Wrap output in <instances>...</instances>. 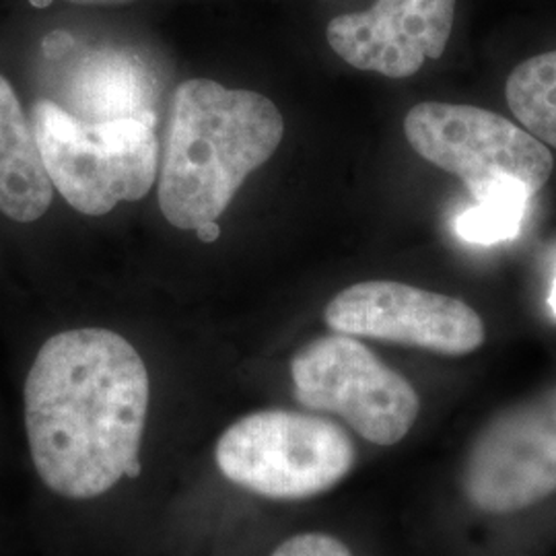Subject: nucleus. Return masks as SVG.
<instances>
[{"label": "nucleus", "instance_id": "1", "mask_svg": "<svg viewBox=\"0 0 556 556\" xmlns=\"http://www.w3.org/2000/svg\"><path fill=\"white\" fill-rule=\"evenodd\" d=\"M151 383L137 349L112 330L48 338L23 388L25 433L41 482L89 501L140 475Z\"/></svg>", "mask_w": 556, "mask_h": 556}, {"label": "nucleus", "instance_id": "2", "mask_svg": "<svg viewBox=\"0 0 556 556\" xmlns=\"http://www.w3.org/2000/svg\"><path fill=\"white\" fill-rule=\"evenodd\" d=\"M285 119L268 98L208 79L176 89L161 167L160 206L184 231L215 223L245 178L275 155Z\"/></svg>", "mask_w": 556, "mask_h": 556}, {"label": "nucleus", "instance_id": "3", "mask_svg": "<svg viewBox=\"0 0 556 556\" xmlns=\"http://www.w3.org/2000/svg\"><path fill=\"white\" fill-rule=\"evenodd\" d=\"M34 135L52 186L75 211L100 217L155 184V124L142 118L85 122L52 100L36 101Z\"/></svg>", "mask_w": 556, "mask_h": 556}, {"label": "nucleus", "instance_id": "4", "mask_svg": "<svg viewBox=\"0 0 556 556\" xmlns=\"http://www.w3.org/2000/svg\"><path fill=\"white\" fill-rule=\"evenodd\" d=\"M215 459L220 475L241 489L277 501L316 497L346 477L357 450L328 418L293 410H258L220 435Z\"/></svg>", "mask_w": 556, "mask_h": 556}, {"label": "nucleus", "instance_id": "5", "mask_svg": "<svg viewBox=\"0 0 556 556\" xmlns=\"http://www.w3.org/2000/svg\"><path fill=\"white\" fill-rule=\"evenodd\" d=\"M404 132L422 160L462 179L475 202L514 188L536 194L555 169L544 142L477 105L418 103L406 114Z\"/></svg>", "mask_w": 556, "mask_h": 556}, {"label": "nucleus", "instance_id": "6", "mask_svg": "<svg viewBox=\"0 0 556 556\" xmlns=\"http://www.w3.org/2000/svg\"><path fill=\"white\" fill-rule=\"evenodd\" d=\"M291 378L299 404L344 418L381 447L406 438L420 413L410 381L355 337L337 332L312 340L293 357Z\"/></svg>", "mask_w": 556, "mask_h": 556}, {"label": "nucleus", "instance_id": "7", "mask_svg": "<svg viewBox=\"0 0 556 556\" xmlns=\"http://www.w3.org/2000/svg\"><path fill=\"white\" fill-rule=\"evenodd\" d=\"M466 498L484 514L528 509L556 493V386L498 413L464 462Z\"/></svg>", "mask_w": 556, "mask_h": 556}, {"label": "nucleus", "instance_id": "8", "mask_svg": "<svg viewBox=\"0 0 556 556\" xmlns=\"http://www.w3.org/2000/svg\"><path fill=\"white\" fill-rule=\"evenodd\" d=\"M326 324L346 337L376 338L441 355L475 353L484 321L462 299L394 280H367L340 291L326 305Z\"/></svg>", "mask_w": 556, "mask_h": 556}, {"label": "nucleus", "instance_id": "9", "mask_svg": "<svg viewBox=\"0 0 556 556\" xmlns=\"http://www.w3.org/2000/svg\"><path fill=\"white\" fill-rule=\"evenodd\" d=\"M457 0H378L361 13L328 23L330 48L358 71L390 79L417 75L425 60L443 56Z\"/></svg>", "mask_w": 556, "mask_h": 556}, {"label": "nucleus", "instance_id": "10", "mask_svg": "<svg viewBox=\"0 0 556 556\" xmlns=\"http://www.w3.org/2000/svg\"><path fill=\"white\" fill-rule=\"evenodd\" d=\"M52 194L34 128L15 89L0 75V211L9 219L31 223L46 215Z\"/></svg>", "mask_w": 556, "mask_h": 556}, {"label": "nucleus", "instance_id": "11", "mask_svg": "<svg viewBox=\"0 0 556 556\" xmlns=\"http://www.w3.org/2000/svg\"><path fill=\"white\" fill-rule=\"evenodd\" d=\"M73 105L85 122L142 118L155 124V80L137 56L93 52L73 77Z\"/></svg>", "mask_w": 556, "mask_h": 556}, {"label": "nucleus", "instance_id": "12", "mask_svg": "<svg viewBox=\"0 0 556 556\" xmlns=\"http://www.w3.org/2000/svg\"><path fill=\"white\" fill-rule=\"evenodd\" d=\"M505 98L521 128L556 147V50L517 64L507 77Z\"/></svg>", "mask_w": 556, "mask_h": 556}, {"label": "nucleus", "instance_id": "13", "mask_svg": "<svg viewBox=\"0 0 556 556\" xmlns=\"http://www.w3.org/2000/svg\"><path fill=\"white\" fill-rule=\"evenodd\" d=\"M532 194L526 190H514L480 200L456 219V233L464 241L491 245L511 241L519 236Z\"/></svg>", "mask_w": 556, "mask_h": 556}, {"label": "nucleus", "instance_id": "14", "mask_svg": "<svg viewBox=\"0 0 556 556\" xmlns=\"http://www.w3.org/2000/svg\"><path fill=\"white\" fill-rule=\"evenodd\" d=\"M270 556H353V553L338 538L312 532L285 540Z\"/></svg>", "mask_w": 556, "mask_h": 556}, {"label": "nucleus", "instance_id": "15", "mask_svg": "<svg viewBox=\"0 0 556 556\" xmlns=\"http://www.w3.org/2000/svg\"><path fill=\"white\" fill-rule=\"evenodd\" d=\"M197 233H199V238L202 239V241L211 243V241H215V239L219 238V225H217V220H215V223H208V225H202V227L197 229Z\"/></svg>", "mask_w": 556, "mask_h": 556}, {"label": "nucleus", "instance_id": "16", "mask_svg": "<svg viewBox=\"0 0 556 556\" xmlns=\"http://www.w3.org/2000/svg\"><path fill=\"white\" fill-rule=\"evenodd\" d=\"M75 4H85V7H116V4H128L132 0H68Z\"/></svg>", "mask_w": 556, "mask_h": 556}, {"label": "nucleus", "instance_id": "17", "mask_svg": "<svg viewBox=\"0 0 556 556\" xmlns=\"http://www.w3.org/2000/svg\"><path fill=\"white\" fill-rule=\"evenodd\" d=\"M548 305H551V309H553V314L556 316V277L555 282H553V289H551V295H548Z\"/></svg>", "mask_w": 556, "mask_h": 556}, {"label": "nucleus", "instance_id": "18", "mask_svg": "<svg viewBox=\"0 0 556 556\" xmlns=\"http://www.w3.org/2000/svg\"><path fill=\"white\" fill-rule=\"evenodd\" d=\"M34 4H38V7H46V4H50L52 0H31Z\"/></svg>", "mask_w": 556, "mask_h": 556}]
</instances>
